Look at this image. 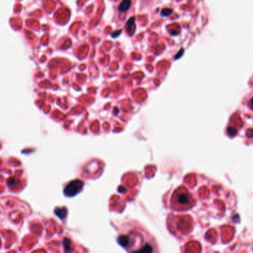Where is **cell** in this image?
<instances>
[{
    "label": "cell",
    "instance_id": "1",
    "mask_svg": "<svg viewBox=\"0 0 253 253\" xmlns=\"http://www.w3.org/2000/svg\"><path fill=\"white\" fill-rule=\"evenodd\" d=\"M117 241L118 244L128 252H153L155 251L153 240L140 229H132L120 233Z\"/></svg>",
    "mask_w": 253,
    "mask_h": 253
},
{
    "label": "cell",
    "instance_id": "2",
    "mask_svg": "<svg viewBox=\"0 0 253 253\" xmlns=\"http://www.w3.org/2000/svg\"><path fill=\"white\" fill-rule=\"evenodd\" d=\"M172 203L179 210H186L193 204V198L191 194L184 188L179 189L175 193L172 198Z\"/></svg>",
    "mask_w": 253,
    "mask_h": 253
},
{
    "label": "cell",
    "instance_id": "3",
    "mask_svg": "<svg viewBox=\"0 0 253 253\" xmlns=\"http://www.w3.org/2000/svg\"><path fill=\"white\" fill-rule=\"evenodd\" d=\"M84 186V183L81 181H73L72 182H70L68 185L65 186L64 193L68 197H73L78 194L81 190L83 189V187Z\"/></svg>",
    "mask_w": 253,
    "mask_h": 253
},
{
    "label": "cell",
    "instance_id": "4",
    "mask_svg": "<svg viewBox=\"0 0 253 253\" xmlns=\"http://www.w3.org/2000/svg\"><path fill=\"white\" fill-rule=\"evenodd\" d=\"M131 5V0H123L118 7V11L120 12H125L130 8Z\"/></svg>",
    "mask_w": 253,
    "mask_h": 253
},
{
    "label": "cell",
    "instance_id": "5",
    "mask_svg": "<svg viewBox=\"0 0 253 253\" xmlns=\"http://www.w3.org/2000/svg\"><path fill=\"white\" fill-rule=\"evenodd\" d=\"M134 22H135V19H134V17H132V18H131L128 22H127L126 29H127V30H128V33H130V30H132L133 32H134V30L131 29V28L132 27H135V26H134Z\"/></svg>",
    "mask_w": 253,
    "mask_h": 253
},
{
    "label": "cell",
    "instance_id": "6",
    "mask_svg": "<svg viewBox=\"0 0 253 253\" xmlns=\"http://www.w3.org/2000/svg\"><path fill=\"white\" fill-rule=\"evenodd\" d=\"M172 12V9L166 8V9L163 10V11H161V14H162V16H163V17H167V16H169V14H171V13Z\"/></svg>",
    "mask_w": 253,
    "mask_h": 253
},
{
    "label": "cell",
    "instance_id": "7",
    "mask_svg": "<svg viewBox=\"0 0 253 253\" xmlns=\"http://www.w3.org/2000/svg\"><path fill=\"white\" fill-rule=\"evenodd\" d=\"M121 33H122L121 30H116V31H115L114 33H112V34H111V36H112V38H116V37H117V36H119L120 34H121Z\"/></svg>",
    "mask_w": 253,
    "mask_h": 253
},
{
    "label": "cell",
    "instance_id": "8",
    "mask_svg": "<svg viewBox=\"0 0 253 253\" xmlns=\"http://www.w3.org/2000/svg\"><path fill=\"white\" fill-rule=\"evenodd\" d=\"M251 105H252V107L253 108V98L251 99Z\"/></svg>",
    "mask_w": 253,
    "mask_h": 253
}]
</instances>
